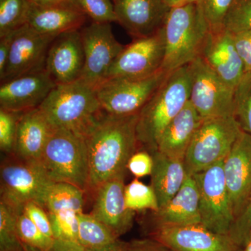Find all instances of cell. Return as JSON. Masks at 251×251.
<instances>
[{
	"mask_svg": "<svg viewBox=\"0 0 251 251\" xmlns=\"http://www.w3.org/2000/svg\"><path fill=\"white\" fill-rule=\"evenodd\" d=\"M165 56L164 40L161 29L153 35L135 39L112 63L107 79H141L162 70Z\"/></svg>",
	"mask_w": 251,
	"mask_h": 251,
	"instance_id": "7c38bea8",
	"label": "cell"
},
{
	"mask_svg": "<svg viewBox=\"0 0 251 251\" xmlns=\"http://www.w3.org/2000/svg\"><path fill=\"white\" fill-rule=\"evenodd\" d=\"M13 33L14 31L3 37H0V80H1L4 76L6 66L9 60Z\"/></svg>",
	"mask_w": 251,
	"mask_h": 251,
	"instance_id": "7bdbcfd3",
	"label": "cell"
},
{
	"mask_svg": "<svg viewBox=\"0 0 251 251\" xmlns=\"http://www.w3.org/2000/svg\"><path fill=\"white\" fill-rule=\"evenodd\" d=\"M125 198L127 207L135 212L144 210L156 212L159 209L156 193L151 185L144 184L138 178L125 185Z\"/></svg>",
	"mask_w": 251,
	"mask_h": 251,
	"instance_id": "f546056e",
	"label": "cell"
},
{
	"mask_svg": "<svg viewBox=\"0 0 251 251\" xmlns=\"http://www.w3.org/2000/svg\"><path fill=\"white\" fill-rule=\"evenodd\" d=\"M153 227L201 224L199 192L196 180L188 175L182 187L171 201L153 212Z\"/></svg>",
	"mask_w": 251,
	"mask_h": 251,
	"instance_id": "603a6c76",
	"label": "cell"
},
{
	"mask_svg": "<svg viewBox=\"0 0 251 251\" xmlns=\"http://www.w3.org/2000/svg\"><path fill=\"white\" fill-rule=\"evenodd\" d=\"M33 3L36 4H50L54 3L61 2V1H68V0H31Z\"/></svg>",
	"mask_w": 251,
	"mask_h": 251,
	"instance_id": "7dc6e473",
	"label": "cell"
},
{
	"mask_svg": "<svg viewBox=\"0 0 251 251\" xmlns=\"http://www.w3.org/2000/svg\"><path fill=\"white\" fill-rule=\"evenodd\" d=\"M17 229L20 239L24 245L40 251H49L54 242V239L48 237L41 232L24 210L18 213Z\"/></svg>",
	"mask_w": 251,
	"mask_h": 251,
	"instance_id": "1f68e13d",
	"label": "cell"
},
{
	"mask_svg": "<svg viewBox=\"0 0 251 251\" xmlns=\"http://www.w3.org/2000/svg\"><path fill=\"white\" fill-rule=\"evenodd\" d=\"M21 113L0 108V148L1 151L9 155L14 153L18 122Z\"/></svg>",
	"mask_w": 251,
	"mask_h": 251,
	"instance_id": "d590c367",
	"label": "cell"
},
{
	"mask_svg": "<svg viewBox=\"0 0 251 251\" xmlns=\"http://www.w3.org/2000/svg\"><path fill=\"white\" fill-rule=\"evenodd\" d=\"M203 119L190 101L162 133L157 150L172 158L184 160L193 136Z\"/></svg>",
	"mask_w": 251,
	"mask_h": 251,
	"instance_id": "cb8c5ba5",
	"label": "cell"
},
{
	"mask_svg": "<svg viewBox=\"0 0 251 251\" xmlns=\"http://www.w3.org/2000/svg\"><path fill=\"white\" fill-rule=\"evenodd\" d=\"M94 23L117 22L112 0H72Z\"/></svg>",
	"mask_w": 251,
	"mask_h": 251,
	"instance_id": "e575fe53",
	"label": "cell"
},
{
	"mask_svg": "<svg viewBox=\"0 0 251 251\" xmlns=\"http://www.w3.org/2000/svg\"><path fill=\"white\" fill-rule=\"evenodd\" d=\"M226 186L237 217L251 193V135L242 131L224 160Z\"/></svg>",
	"mask_w": 251,
	"mask_h": 251,
	"instance_id": "d6986e66",
	"label": "cell"
},
{
	"mask_svg": "<svg viewBox=\"0 0 251 251\" xmlns=\"http://www.w3.org/2000/svg\"><path fill=\"white\" fill-rule=\"evenodd\" d=\"M191 73L188 65L168 74L166 80L138 113L137 138L140 148L157 150L167 126L189 102Z\"/></svg>",
	"mask_w": 251,
	"mask_h": 251,
	"instance_id": "3957f363",
	"label": "cell"
},
{
	"mask_svg": "<svg viewBox=\"0 0 251 251\" xmlns=\"http://www.w3.org/2000/svg\"><path fill=\"white\" fill-rule=\"evenodd\" d=\"M18 212L0 202V251H25L24 244L18 233Z\"/></svg>",
	"mask_w": 251,
	"mask_h": 251,
	"instance_id": "f1b7e54d",
	"label": "cell"
},
{
	"mask_svg": "<svg viewBox=\"0 0 251 251\" xmlns=\"http://www.w3.org/2000/svg\"><path fill=\"white\" fill-rule=\"evenodd\" d=\"M25 250V251H40L37 250V249H34V248H32L31 247H29V246L24 245Z\"/></svg>",
	"mask_w": 251,
	"mask_h": 251,
	"instance_id": "c3c4849f",
	"label": "cell"
},
{
	"mask_svg": "<svg viewBox=\"0 0 251 251\" xmlns=\"http://www.w3.org/2000/svg\"><path fill=\"white\" fill-rule=\"evenodd\" d=\"M161 70L141 79H107L95 89L104 111L117 116L139 113L168 76Z\"/></svg>",
	"mask_w": 251,
	"mask_h": 251,
	"instance_id": "9c48e42d",
	"label": "cell"
},
{
	"mask_svg": "<svg viewBox=\"0 0 251 251\" xmlns=\"http://www.w3.org/2000/svg\"><path fill=\"white\" fill-rule=\"evenodd\" d=\"M170 8L176 7L190 3L197 2L198 0H163Z\"/></svg>",
	"mask_w": 251,
	"mask_h": 251,
	"instance_id": "bcb514c9",
	"label": "cell"
},
{
	"mask_svg": "<svg viewBox=\"0 0 251 251\" xmlns=\"http://www.w3.org/2000/svg\"><path fill=\"white\" fill-rule=\"evenodd\" d=\"M153 163L151 153L145 149L139 148L128 160L127 170L138 179L151 175Z\"/></svg>",
	"mask_w": 251,
	"mask_h": 251,
	"instance_id": "f35d334b",
	"label": "cell"
},
{
	"mask_svg": "<svg viewBox=\"0 0 251 251\" xmlns=\"http://www.w3.org/2000/svg\"><path fill=\"white\" fill-rule=\"evenodd\" d=\"M84 251H128V243L117 239L115 242L99 249H85Z\"/></svg>",
	"mask_w": 251,
	"mask_h": 251,
	"instance_id": "f6af8a7d",
	"label": "cell"
},
{
	"mask_svg": "<svg viewBox=\"0 0 251 251\" xmlns=\"http://www.w3.org/2000/svg\"><path fill=\"white\" fill-rule=\"evenodd\" d=\"M85 192L67 183H53L46 195L44 209L48 213L83 212Z\"/></svg>",
	"mask_w": 251,
	"mask_h": 251,
	"instance_id": "484cf974",
	"label": "cell"
},
{
	"mask_svg": "<svg viewBox=\"0 0 251 251\" xmlns=\"http://www.w3.org/2000/svg\"><path fill=\"white\" fill-rule=\"evenodd\" d=\"M161 30L165 46L162 70L171 74L201 57L210 29L197 1L171 8Z\"/></svg>",
	"mask_w": 251,
	"mask_h": 251,
	"instance_id": "7a4b0ae2",
	"label": "cell"
},
{
	"mask_svg": "<svg viewBox=\"0 0 251 251\" xmlns=\"http://www.w3.org/2000/svg\"><path fill=\"white\" fill-rule=\"evenodd\" d=\"M78 221V243L85 249H99L119 239L106 226L91 214L80 213Z\"/></svg>",
	"mask_w": 251,
	"mask_h": 251,
	"instance_id": "4316f807",
	"label": "cell"
},
{
	"mask_svg": "<svg viewBox=\"0 0 251 251\" xmlns=\"http://www.w3.org/2000/svg\"><path fill=\"white\" fill-rule=\"evenodd\" d=\"M251 228V193L245 205L234 219L228 235L238 246L244 249Z\"/></svg>",
	"mask_w": 251,
	"mask_h": 251,
	"instance_id": "74e56055",
	"label": "cell"
},
{
	"mask_svg": "<svg viewBox=\"0 0 251 251\" xmlns=\"http://www.w3.org/2000/svg\"><path fill=\"white\" fill-rule=\"evenodd\" d=\"M40 163L51 181L72 184L87 193L90 162L88 148L82 135L52 128Z\"/></svg>",
	"mask_w": 251,
	"mask_h": 251,
	"instance_id": "5b68a950",
	"label": "cell"
},
{
	"mask_svg": "<svg viewBox=\"0 0 251 251\" xmlns=\"http://www.w3.org/2000/svg\"><path fill=\"white\" fill-rule=\"evenodd\" d=\"M115 1V0H112V1Z\"/></svg>",
	"mask_w": 251,
	"mask_h": 251,
	"instance_id": "816d5d0a",
	"label": "cell"
},
{
	"mask_svg": "<svg viewBox=\"0 0 251 251\" xmlns=\"http://www.w3.org/2000/svg\"><path fill=\"white\" fill-rule=\"evenodd\" d=\"M138 114L117 116L104 111L85 138L88 148L90 179L87 193L125 175L127 163L139 149L137 138Z\"/></svg>",
	"mask_w": 251,
	"mask_h": 251,
	"instance_id": "6da1fadb",
	"label": "cell"
},
{
	"mask_svg": "<svg viewBox=\"0 0 251 251\" xmlns=\"http://www.w3.org/2000/svg\"><path fill=\"white\" fill-rule=\"evenodd\" d=\"M234 0H198L209 29H224L226 18Z\"/></svg>",
	"mask_w": 251,
	"mask_h": 251,
	"instance_id": "836d02e7",
	"label": "cell"
},
{
	"mask_svg": "<svg viewBox=\"0 0 251 251\" xmlns=\"http://www.w3.org/2000/svg\"><path fill=\"white\" fill-rule=\"evenodd\" d=\"M23 210L43 234L50 239H54L49 214L45 209L35 202H31L25 205Z\"/></svg>",
	"mask_w": 251,
	"mask_h": 251,
	"instance_id": "ab89813d",
	"label": "cell"
},
{
	"mask_svg": "<svg viewBox=\"0 0 251 251\" xmlns=\"http://www.w3.org/2000/svg\"><path fill=\"white\" fill-rule=\"evenodd\" d=\"M52 127L38 108L21 113L13 154L20 159L40 163Z\"/></svg>",
	"mask_w": 251,
	"mask_h": 251,
	"instance_id": "7402d4cb",
	"label": "cell"
},
{
	"mask_svg": "<svg viewBox=\"0 0 251 251\" xmlns=\"http://www.w3.org/2000/svg\"><path fill=\"white\" fill-rule=\"evenodd\" d=\"M54 239L78 243V214L75 211L48 213Z\"/></svg>",
	"mask_w": 251,
	"mask_h": 251,
	"instance_id": "d6a6232c",
	"label": "cell"
},
{
	"mask_svg": "<svg viewBox=\"0 0 251 251\" xmlns=\"http://www.w3.org/2000/svg\"><path fill=\"white\" fill-rule=\"evenodd\" d=\"M56 85L46 68L1 82L0 108L23 112L38 108Z\"/></svg>",
	"mask_w": 251,
	"mask_h": 251,
	"instance_id": "9a60e30c",
	"label": "cell"
},
{
	"mask_svg": "<svg viewBox=\"0 0 251 251\" xmlns=\"http://www.w3.org/2000/svg\"><path fill=\"white\" fill-rule=\"evenodd\" d=\"M150 152L153 162L151 186L161 208L178 193L188 175L184 160L166 156L158 150Z\"/></svg>",
	"mask_w": 251,
	"mask_h": 251,
	"instance_id": "d4e9b609",
	"label": "cell"
},
{
	"mask_svg": "<svg viewBox=\"0 0 251 251\" xmlns=\"http://www.w3.org/2000/svg\"><path fill=\"white\" fill-rule=\"evenodd\" d=\"M233 116L242 131L251 135V73H246L234 91Z\"/></svg>",
	"mask_w": 251,
	"mask_h": 251,
	"instance_id": "4dcf8cb0",
	"label": "cell"
},
{
	"mask_svg": "<svg viewBox=\"0 0 251 251\" xmlns=\"http://www.w3.org/2000/svg\"><path fill=\"white\" fill-rule=\"evenodd\" d=\"M85 248L79 243L54 239L53 244L48 251H84Z\"/></svg>",
	"mask_w": 251,
	"mask_h": 251,
	"instance_id": "ee69618b",
	"label": "cell"
},
{
	"mask_svg": "<svg viewBox=\"0 0 251 251\" xmlns=\"http://www.w3.org/2000/svg\"><path fill=\"white\" fill-rule=\"evenodd\" d=\"M151 237L173 251H244L227 234L216 233L202 224L154 226Z\"/></svg>",
	"mask_w": 251,
	"mask_h": 251,
	"instance_id": "4fadbf2b",
	"label": "cell"
},
{
	"mask_svg": "<svg viewBox=\"0 0 251 251\" xmlns=\"http://www.w3.org/2000/svg\"><path fill=\"white\" fill-rule=\"evenodd\" d=\"M191 73L190 103L202 119L233 116L234 91L201 57L188 64Z\"/></svg>",
	"mask_w": 251,
	"mask_h": 251,
	"instance_id": "30bf717a",
	"label": "cell"
},
{
	"mask_svg": "<svg viewBox=\"0 0 251 251\" xmlns=\"http://www.w3.org/2000/svg\"><path fill=\"white\" fill-rule=\"evenodd\" d=\"M128 251H173L153 239H135L128 243Z\"/></svg>",
	"mask_w": 251,
	"mask_h": 251,
	"instance_id": "b9f144b4",
	"label": "cell"
},
{
	"mask_svg": "<svg viewBox=\"0 0 251 251\" xmlns=\"http://www.w3.org/2000/svg\"><path fill=\"white\" fill-rule=\"evenodd\" d=\"M251 228L250 229V232H249V236H248L247 245L248 244H249V243H251ZM247 245H246V246H247Z\"/></svg>",
	"mask_w": 251,
	"mask_h": 251,
	"instance_id": "f907efd6",
	"label": "cell"
},
{
	"mask_svg": "<svg viewBox=\"0 0 251 251\" xmlns=\"http://www.w3.org/2000/svg\"><path fill=\"white\" fill-rule=\"evenodd\" d=\"M85 65L80 29L57 36L50 46L45 68L57 85L80 80Z\"/></svg>",
	"mask_w": 251,
	"mask_h": 251,
	"instance_id": "ac0fdd59",
	"label": "cell"
},
{
	"mask_svg": "<svg viewBox=\"0 0 251 251\" xmlns=\"http://www.w3.org/2000/svg\"><path fill=\"white\" fill-rule=\"evenodd\" d=\"M39 108L52 128L84 138L104 112L95 89L80 79L56 85Z\"/></svg>",
	"mask_w": 251,
	"mask_h": 251,
	"instance_id": "277c9868",
	"label": "cell"
},
{
	"mask_svg": "<svg viewBox=\"0 0 251 251\" xmlns=\"http://www.w3.org/2000/svg\"><path fill=\"white\" fill-rule=\"evenodd\" d=\"M85 65L80 80L96 89L106 80L112 63L125 46L117 40L110 23L92 22L80 29Z\"/></svg>",
	"mask_w": 251,
	"mask_h": 251,
	"instance_id": "8fae6325",
	"label": "cell"
},
{
	"mask_svg": "<svg viewBox=\"0 0 251 251\" xmlns=\"http://www.w3.org/2000/svg\"><path fill=\"white\" fill-rule=\"evenodd\" d=\"M113 3L117 23L135 39L158 32L171 9L163 0H115Z\"/></svg>",
	"mask_w": 251,
	"mask_h": 251,
	"instance_id": "ffe728a7",
	"label": "cell"
},
{
	"mask_svg": "<svg viewBox=\"0 0 251 251\" xmlns=\"http://www.w3.org/2000/svg\"><path fill=\"white\" fill-rule=\"evenodd\" d=\"M225 28L233 34L251 29V0H234Z\"/></svg>",
	"mask_w": 251,
	"mask_h": 251,
	"instance_id": "8d00e7d4",
	"label": "cell"
},
{
	"mask_svg": "<svg viewBox=\"0 0 251 251\" xmlns=\"http://www.w3.org/2000/svg\"><path fill=\"white\" fill-rule=\"evenodd\" d=\"M11 156L1 163V202L17 211L23 210L31 202L44 209L46 195L54 182L49 179L41 163Z\"/></svg>",
	"mask_w": 251,
	"mask_h": 251,
	"instance_id": "52a82bcc",
	"label": "cell"
},
{
	"mask_svg": "<svg viewBox=\"0 0 251 251\" xmlns=\"http://www.w3.org/2000/svg\"><path fill=\"white\" fill-rule=\"evenodd\" d=\"M193 176L199 192L201 224L216 233L228 235L235 217L225 179L224 161Z\"/></svg>",
	"mask_w": 251,
	"mask_h": 251,
	"instance_id": "ba28073f",
	"label": "cell"
},
{
	"mask_svg": "<svg viewBox=\"0 0 251 251\" xmlns=\"http://www.w3.org/2000/svg\"><path fill=\"white\" fill-rule=\"evenodd\" d=\"M233 36L234 44L244 63L245 72L251 73V29L234 33Z\"/></svg>",
	"mask_w": 251,
	"mask_h": 251,
	"instance_id": "60d3db41",
	"label": "cell"
},
{
	"mask_svg": "<svg viewBox=\"0 0 251 251\" xmlns=\"http://www.w3.org/2000/svg\"><path fill=\"white\" fill-rule=\"evenodd\" d=\"M57 36L41 34L28 24L14 31L1 82L44 69L50 46Z\"/></svg>",
	"mask_w": 251,
	"mask_h": 251,
	"instance_id": "5bb4252c",
	"label": "cell"
},
{
	"mask_svg": "<svg viewBox=\"0 0 251 251\" xmlns=\"http://www.w3.org/2000/svg\"><path fill=\"white\" fill-rule=\"evenodd\" d=\"M201 57L234 90L245 75V68L234 44L233 34L226 28L209 31Z\"/></svg>",
	"mask_w": 251,
	"mask_h": 251,
	"instance_id": "e0dca14e",
	"label": "cell"
},
{
	"mask_svg": "<svg viewBox=\"0 0 251 251\" xmlns=\"http://www.w3.org/2000/svg\"><path fill=\"white\" fill-rule=\"evenodd\" d=\"M31 0H0V37L27 24Z\"/></svg>",
	"mask_w": 251,
	"mask_h": 251,
	"instance_id": "83f0119b",
	"label": "cell"
},
{
	"mask_svg": "<svg viewBox=\"0 0 251 251\" xmlns=\"http://www.w3.org/2000/svg\"><path fill=\"white\" fill-rule=\"evenodd\" d=\"M251 251V242L248 244L245 247H244V251Z\"/></svg>",
	"mask_w": 251,
	"mask_h": 251,
	"instance_id": "681fc988",
	"label": "cell"
},
{
	"mask_svg": "<svg viewBox=\"0 0 251 251\" xmlns=\"http://www.w3.org/2000/svg\"><path fill=\"white\" fill-rule=\"evenodd\" d=\"M125 178V175H120L97 188L90 213L118 239L132 228L135 215L126 204Z\"/></svg>",
	"mask_w": 251,
	"mask_h": 251,
	"instance_id": "2e32d148",
	"label": "cell"
},
{
	"mask_svg": "<svg viewBox=\"0 0 251 251\" xmlns=\"http://www.w3.org/2000/svg\"><path fill=\"white\" fill-rule=\"evenodd\" d=\"M87 17L72 0L44 5L31 1L27 24L41 34L57 36L80 29Z\"/></svg>",
	"mask_w": 251,
	"mask_h": 251,
	"instance_id": "44dd1931",
	"label": "cell"
},
{
	"mask_svg": "<svg viewBox=\"0 0 251 251\" xmlns=\"http://www.w3.org/2000/svg\"></svg>",
	"mask_w": 251,
	"mask_h": 251,
	"instance_id": "f5cc1de1",
	"label": "cell"
},
{
	"mask_svg": "<svg viewBox=\"0 0 251 251\" xmlns=\"http://www.w3.org/2000/svg\"><path fill=\"white\" fill-rule=\"evenodd\" d=\"M242 131L232 115L203 119L185 154L188 175L193 176L224 161Z\"/></svg>",
	"mask_w": 251,
	"mask_h": 251,
	"instance_id": "8992f818",
	"label": "cell"
}]
</instances>
